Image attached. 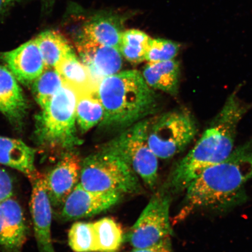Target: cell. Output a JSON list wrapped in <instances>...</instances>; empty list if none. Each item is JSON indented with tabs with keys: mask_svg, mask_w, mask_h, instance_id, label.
<instances>
[{
	"mask_svg": "<svg viewBox=\"0 0 252 252\" xmlns=\"http://www.w3.org/2000/svg\"><path fill=\"white\" fill-rule=\"evenodd\" d=\"M242 85L229 94L195 146L173 169L164 189L171 194L186 190L209 167L224 160L234 150L239 124L252 109L240 96Z\"/></svg>",
	"mask_w": 252,
	"mask_h": 252,
	"instance_id": "1",
	"label": "cell"
},
{
	"mask_svg": "<svg viewBox=\"0 0 252 252\" xmlns=\"http://www.w3.org/2000/svg\"><path fill=\"white\" fill-rule=\"evenodd\" d=\"M252 178V137L190 183L179 217L198 210L224 212L244 203L245 187Z\"/></svg>",
	"mask_w": 252,
	"mask_h": 252,
	"instance_id": "2",
	"label": "cell"
},
{
	"mask_svg": "<svg viewBox=\"0 0 252 252\" xmlns=\"http://www.w3.org/2000/svg\"><path fill=\"white\" fill-rule=\"evenodd\" d=\"M96 94L104 109L102 128L128 127L145 119L156 107L155 93L137 70L119 72L103 79Z\"/></svg>",
	"mask_w": 252,
	"mask_h": 252,
	"instance_id": "3",
	"label": "cell"
},
{
	"mask_svg": "<svg viewBox=\"0 0 252 252\" xmlns=\"http://www.w3.org/2000/svg\"><path fill=\"white\" fill-rule=\"evenodd\" d=\"M77 93L63 84L37 118L36 140L40 147L63 153L81 144L77 135Z\"/></svg>",
	"mask_w": 252,
	"mask_h": 252,
	"instance_id": "4",
	"label": "cell"
},
{
	"mask_svg": "<svg viewBox=\"0 0 252 252\" xmlns=\"http://www.w3.org/2000/svg\"><path fill=\"white\" fill-rule=\"evenodd\" d=\"M138 176L118 156L100 149L82 160L80 184L88 190L140 194Z\"/></svg>",
	"mask_w": 252,
	"mask_h": 252,
	"instance_id": "5",
	"label": "cell"
},
{
	"mask_svg": "<svg viewBox=\"0 0 252 252\" xmlns=\"http://www.w3.org/2000/svg\"><path fill=\"white\" fill-rule=\"evenodd\" d=\"M150 119H144L129 126L105 144L101 150L118 156L148 187L154 189L158 181V161L147 140Z\"/></svg>",
	"mask_w": 252,
	"mask_h": 252,
	"instance_id": "6",
	"label": "cell"
},
{
	"mask_svg": "<svg viewBox=\"0 0 252 252\" xmlns=\"http://www.w3.org/2000/svg\"><path fill=\"white\" fill-rule=\"evenodd\" d=\"M197 132L191 113L187 110H176L149 120L147 140L158 158L167 159L187 149Z\"/></svg>",
	"mask_w": 252,
	"mask_h": 252,
	"instance_id": "7",
	"label": "cell"
},
{
	"mask_svg": "<svg viewBox=\"0 0 252 252\" xmlns=\"http://www.w3.org/2000/svg\"><path fill=\"white\" fill-rule=\"evenodd\" d=\"M171 194L164 189L157 192L141 213L139 218L125 235L134 248L151 247L170 238L173 232L170 222Z\"/></svg>",
	"mask_w": 252,
	"mask_h": 252,
	"instance_id": "8",
	"label": "cell"
},
{
	"mask_svg": "<svg viewBox=\"0 0 252 252\" xmlns=\"http://www.w3.org/2000/svg\"><path fill=\"white\" fill-rule=\"evenodd\" d=\"M28 179L32 185L30 207L37 250L39 252H56L52 238L53 207L44 175L37 171Z\"/></svg>",
	"mask_w": 252,
	"mask_h": 252,
	"instance_id": "9",
	"label": "cell"
},
{
	"mask_svg": "<svg viewBox=\"0 0 252 252\" xmlns=\"http://www.w3.org/2000/svg\"><path fill=\"white\" fill-rule=\"evenodd\" d=\"M57 164L44 175L46 188L52 207H62L80 182L82 160L74 150L63 153Z\"/></svg>",
	"mask_w": 252,
	"mask_h": 252,
	"instance_id": "10",
	"label": "cell"
},
{
	"mask_svg": "<svg viewBox=\"0 0 252 252\" xmlns=\"http://www.w3.org/2000/svg\"><path fill=\"white\" fill-rule=\"evenodd\" d=\"M123 196L118 192L88 190L79 183L62 206V219L75 220L105 212L118 204Z\"/></svg>",
	"mask_w": 252,
	"mask_h": 252,
	"instance_id": "11",
	"label": "cell"
},
{
	"mask_svg": "<svg viewBox=\"0 0 252 252\" xmlns=\"http://www.w3.org/2000/svg\"><path fill=\"white\" fill-rule=\"evenodd\" d=\"M29 230L23 208L14 196L0 203V252H23Z\"/></svg>",
	"mask_w": 252,
	"mask_h": 252,
	"instance_id": "12",
	"label": "cell"
},
{
	"mask_svg": "<svg viewBox=\"0 0 252 252\" xmlns=\"http://www.w3.org/2000/svg\"><path fill=\"white\" fill-rule=\"evenodd\" d=\"M77 48L82 63L97 86L103 79L119 72L122 67V56L115 47L79 39Z\"/></svg>",
	"mask_w": 252,
	"mask_h": 252,
	"instance_id": "13",
	"label": "cell"
},
{
	"mask_svg": "<svg viewBox=\"0 0 252 252\" xmlns=\"http://www.w3.org/2000/svg\"><path fill=\"white\" fill-rule=\"evenodd\" d=\"M0 58L16 79L24 85L33 84L46 68L34 39L10 51L0 53Z\"/></svg>",
	"mask_w": 252,
	"mask_h": 252,
	"instance_id": "14",
	"label": "cell"
},
{
	"mask_svg": "<svg viewBox=\"0 0 252 252\" xmlns=\"http://www.w3.org/2000/svg\"><path fill=\"white\" fill-rule=\"evenodd\" d=\"M126 17L115 12L94 14L84 24L80 39L119 49Z\"/></svg>",
	"mask_w": 252,
	"mask_h": 252,
	"instance_id": "15",
	"label": "cell"
},
{
	"mask_svg": "<svg viewBox=\"0 0 252 252\" xmlns=\"http://www.w3.org/2000/svg\"><path fill=\"white\" fill-rule=\"evenodd\" d=\"M17 81L8 68L0 66V112L9 121L20 124L28 106Z\"/></svg>",
	"mask_w": 252,
	"mask_h": 252,
	"instance_id": "16",
	"label": "cell"
},
{
	"mask_svg": "<svg viewBox=\"0 0 252 252\" xmlns=\"http://www.w3.org/2000/svg\"><path fill=\"white\" fill-rule=\"evenodd\" d=\"M36 151L23 141L0 136V164L23 173L29 179L37 172Z\"/></svg>",
	"mask_w": 252,
	"mask_h": 252,
	"instance_id": "17",
	"label": "cell"
},
{
	"mask_svg": "<svg viewBox=\"0 0 252 252\" xmlns=\"http://www.w3.org/2000/svg\"><path fill=\"white\" fill-rule=\"evenodd\" d=\"M180 73V64L173 59L148 63L142 75L151 88L175 95L178 94Z\"/></svg>",
	"mask_w": 252,
	"mask_h": 252,
	"instance_id": "18",
	"label": "cell"
},
{
	"mask_svg": "<svg viewBox=\"0 0 252 252\" xmlns=\"http://www.w3.org/2000/svg\"><path fill=\"white\" fill-rule=\"evenodd\" d=\"M55 68L61 77L63 84L71 87L77 94L96 90L97 85L90 71L75 53L62 59Z\"/></svg>",
	"mask_w": 252,
	"mask_h": 252,
	"instance_id": "19",
	"label": "cell"
},
{
	"mask_svg": "<svg viewBox=\"0 0 252 252\" xmlns=\"http://www.w3.org/2000/svg\"><path fill=\"white\" fill-rule=\"evenodd\" d=\"M34 39L46 68H55L62 59L75 53L67 39L58 31L43 32Z\"/></svg>",
	"mask_w": 252,
	"mask_h": 252,
	"instance_id": "20",
	"label": "cell"
},
{
	"mask_svg": "<svg viewBox=\"0 0 252 252\" xmlns=\"http://www.w3.org/2000/svg\"><path fill=\"white\" fill-rule=\"evenodd\" d=\"M104 109L96 90L77 94L76 122L83 133L102 122Z\"/></svg>",
	"mask_w": 252,
	"mask_h": 252,
	"instance_id": "21",
	"label": "cell"
},
{
	"mask_svg": "<svg viewBox=\"0 0 252 252\" xmlns=\"http://www.w3.org/2000/svg\"><path fill=\"white\" fill-rule=\"evenodd\" d=\"M151 40V37L143 31L135 29L124 31L119 50L128 62L139 64L146 61Z\"/></svg>",
	"mask_w": 252,
	"mask_h": 252,
	"instance_id": "22",
	"label": "cell"
},
{
	"mask_svg": "<svg viewBox=\"0 0 252 252\" xmlns=\"http://www.w3.org/2000/svg\"><path fill=\"white\" fill-rule=\"evenodd\" d=\"M97 252H116L125 241L121 225L112 219L103 218L94 222Z\"/></svg>",
	"mask_w": 252,
	"mask_h": 252,
	"instance_id": "23",
	"label": "cell"
},
{
	"mask_svg": "<svg viewBox=\"0 0 252 252\" xmlns=\"http://www.w3.org/2000/svg\"><path fill=\"white\" fill-rule=\"evenodd\" d=\"M32 84L34 96L43 109L61 89L63 82L55 68H46Z\"/></svg>",
	"mask_w": 252,
	"mask_h": 252,
	"instance_id": "24",
	"label": "cell"
},
{
	"mask_svg": "<svg viewBox=\"0 0 252 252\" xmlns=\"http://www.w3.org/2000/svg\"><path fill=\"white\" fill-rule=\"evenodd\" d=\"M69 247L74 252H97L94 222H76L68 231Z\"/></svg>",
	"mask_w": 252,
	"mask_h": 252,
	"instance_id": "25",
	"label": "cell"
},
{
	"mask_svg": "<svg viewBox=\"0 0 252 252\" xmlns=\"http://www.w3.org/2000/svg\"><path fill=\"white\" fill-rule=\"evenodd\" d=\"M180 44L165 39H152L146 56L148 63H158L175 59L181 49Z\"/></svg>",
	"mask_w": 252,
	"mask_h": 252,
	"instance_id": "26",
	"label": "cell"
},
{
	"mask_svg": "<svg viewBox=\"0 0 252 252\" xmlns=\"http://www.w3.org/2000/svg\"><path fill=\"white\" fill-rule=\"evenodd\" d=\"M15 183L7 171L0 167V203L14 196Z\"/></svg>",
	"mask_w": 252,
	"mask_h": 252,
	"instance_id": "27",
	"label": "cell"
},
{
	"mask_svg": "<svg viewBox=\"0 0 252 252\" xmlns=\"http://www.w3.org/2000/svg\"><path fill=\"white\" fill-rule=\"evenodd\" d=\"M130 252H173L171 239L167 238L159 243L148 248H134Z\"/></svg>",
	"mask_w": 252,
	"mask_h": 252,
	"instance_id": "28",
	"label": "cell"
},
{
	"mask_svg": "<svg viewBox=\"0 0 252 252\" xmlns=\"http://www.w3.org/2000/svg\"><path fill=\"white\" fill-rule=\"evenodd\" d=\"M14 2V0H0V18L7 13Z\"/></svg>",
	"mask_w": 252,
	"mask_h": 252,
	"instance_id": "29",
	"label": "cell"
},
{
	"mask_svg": "<svg viewBox=\"0 0 252 252\" xmlns=\"http://www.w3.org/2000/svg\"><path fill=\"white\" fill-rule=\"evenodd\" d=\"M44 1H46V2H49L50 4H52L53 1H54L55 0H43Z\"/></svg>",
	"mask_w": 252,
	"mask_h": 252,
	"instance_id": "30",
	"label": "cell"
},
{
	"mask_svg": "<svg viewBox=\"0 0 252 252\" xmlns=\"http://www.w3.org/2000/svg\"><path fill=\"white\" fill-rule=\"evenodd\" d=\"M15 2L17 1H19V0H14Z\"/></svg>",
	"mask_w": 252,
	"mask_h": 252,
	"instance_id": "31",
	"label": "cell"
}]
</instances>
